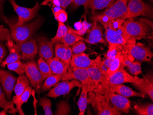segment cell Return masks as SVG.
<instances>
[{"label":"cell","mask_w":153,"mask_h":115,"mask_svg":"<svg viewBox=\"0 0 153 115\" xmlns=\"http://www.w3.org/2000/svg\"><path fill=\"white\" fill-rule=\"evenodd\" d=\"M43 19L39 17L30 23H26L21 25L16 26L15 23L7 18L5 23L9 26L11 39L17 44L31 38L40 28Z\"/></svg>","instance_id":"6da1fadb"},{"label":"cell","mask_w":153,"mask_h":115,"mask_svg":"<svg viewBox=\"0 0 153 115\" xmlns=\"http://www.w3.org/2000/svg\"><path fill=\"white\" fill-rule=\"evenodd\" d=\"M128 0H116L110 7L100 13H94L92 19L103 26L115 19L123 18L126 14Z\"/></svg>","instance_id":"7a4b0ae2"},{"label":"cell","mask_w":153,"mask_h":115,"mask_svg":"<svg viewBox=\"0 0 153 115\" xmlns=\"http://www.w3.org/2000/svg\"><path fill=\"white\" fill-rule=\"evenodd\" d=\"M124 28L126 33L131 38L136 39H150L153 23L146 19H141L136 21L134 19H126L123 22Z\"/></svg>","instance_id":"3957f363"},{"label":"cell","mask_w":153,"mask_h":115,"mask_svg":"<svg viewBox=\"0 0 153 115\" xmlns=\"http://www.w3.org/2000/svg\"><path fill=\"white\" fill-rule=\"evenodd\" d=\"M88 104L93 107L97 115H120L122 112L111 103L105 94H101L94 91H89L88 93Z\"/></svg>","instance_id":"277c9868"},{"label":"cell","mask_w":153,"mask_h":115,"mask_svg":"<svg viewBox=\"0 0 153 115\" xmlns=\"http://www.w3.org/2000/svg\"><path fill=\"white\" fill-rule=\"evenodd\" d=\"M122 68L109 76H103V79L99 85L96 87L94 91L100 93L104 90L115 85L124 83H134L135 82V77L130 75Z\"/></svg>","instance_id":"5b68a950"},{"label":"cell","mask_w":153,"mask_h":115,"mask_svg":"<svg viewBox=\"0 0 153 115\" xmlns=\"http://www.w3.org/2000/svg\"><path fill=\"white\" fill-rule=\"evenodd\" d=\"M146 16L153 19L152 6L143 1L142 0H129L127 13L122 19H134L138 16Z\"/></svg>","instance_id":"8992f818"},{"label":"cell","mask_w":153,"mask_h":115,"mask_svg":"<svg viewBox=\"0 0 153 115\" xmlns=\"http://www.w3.org/2000/svg\"><path fill=\"white\" fill-rule=\"evenodd\" d=\"M8 1L19 17L18 22L15 23L16 26L21 25L31 21L36 16L40 8V4L37 1L33 7L27 8L19 6L15 0H8Z\"/></svg>","instance_id":"52a82bcc"},{"label":"cell","mask_w":153,"mask_h":115,"mask_svg":"<svg viewBox=\"0 0 153 115\" xmlns=\"http://www.w3.org/2000/svg\"><path fill=\"white\" fill-rule=\"evenodd\" d=\"M25 73L32 86L34 88L37 93L39 94L45 79L39 69L36 62L32 60L26 63Z\"/></svg>","instance_id":"ba28073f"},{"label":"cell","mask_w":153,"mask_h":115,"mask_svg":"<svg viewBox=\"0 0 153 115\" xmlns=\"http://www.w3.org/2000/svg\"><path fill=\"white\" fill-rule=\"evenodd\" d=\"M82 85L80 82L76 79L71 80L63 81L62 82L57 83L54 85L52 89H51L46 96L49 97L56 99L62 96L68 94L74 88H82Z\"/></svg>","instance_id":"9c48e42d"},{"label":"cell","mask_w":153,"mask_h":115,"mask_svg":"<svg viewBox=\"0 0 153 115\" xmlns=\"http://www.w3.org/2000/svg\"><path fill=\"white\" fill-rule=\"evenodd\" d=\"M100 93L105 94L110 99L111 103L117 110L122 112L128 114L130 109L131 102L128 98L105 90Z\"/></svg>","instance_id":"30bf717a"},{"label":"cell","mask_w":153,"mask_h":115,"mask_svg":"<svg viewBox=\"0 0 153 115\" xmlns=\"http://www.w3.org/2000/svg\"><path fill=\"white\" fill-rule=\"evenodd\" d=\"M135 82L132 83L137 89L144 95H147L153 100V76L151 72L148 73L143 78L135 76Z\"/></svg>","instance_id":"8fae6325"},{"label":"cell","mask_w":153,"mask_h":115,"mask_svg":"<svg viewBox=\"0 0 153 115\" xmlns=\"http://www.w3.org/2000/svg\"><path fill=\"white\" fill-rule=\"evenodd\" d=\"M101 61V58L100 56H98L96 59L93 60L89 58V55L86 54L85 52L79 54H73L69 67L88 68L94 66Z\"/></svg>","instance_id":"7c38bea8"},{"label":"cell","mask_w":153,"mask_h":115,"mask_svg":"<svg viewBox=\"0 0 153 115\" xmlns=\"http://www.w3.org/2000/svg\"><path fill=\"white\" fill-rule=\"evenodd\" d=\"M17 79L11 73L0 68V85L6 95L8 101H11V96Z\"/></svg>","instance_id":"4fadbf2b"},{"label":"cell","mask_w":153,"mask_h":115,"mask_svg":"<svg viewBox=\"0 0 153 115\" xmlns=\"http://www.w3.org/2000/svg\"><path fill=\"white\" fill-rule=\"evenodd\" d=\"M76 79L82 85H86L89 87V76L86 68L69 67L66 73L62 76V80H71Z\"/></svg>","instance_id":"5bb4252c"},{"label":"cell","mask_w":153,"mask_h":115,"mask_svg":"<svg viewBox=\"0 0 153 115\" xmlns=\"http://www.w3.org/2000/svg\"><path fill=\"white\" fill-rule=\"evenodd\" d=\"M38 50L40 57L47 62L54 57V45L47 38L40 36L36 39Z\"/></svg>","instance_id":"9a60e30c"},{"label":"cell","mask_w":153,"mask_h":115,"mask_svg":"<svg viewBox=\"0 0 153 115\" xmlns=\"http://www.w3.org/2000/svg\"><path fill=\"white\" fill-rule=\"evenodd\" d=\"M17 45L19 47L22 60H33L38 52L36 40L34 39H30Z\"/></svg>","instance_id":"2e32d148"},{"label":"cell","mask_w":153,"mask_h":115,"mask_svg":"<svg viewBox=\"0 0 153 115\" xmlns=\"http://www.w3.org/2000/svg\"><path fill=\"white\" fill-rule=\"evenodd\" d=\"M128 54L133 58L142 62H150L153 53L149 47L135 44L131 47Z\"/></svg>","instance_id":"e0dca14e"},{"label":"cell","mask_w":153,"mask_h":115,"mask_svg":"<svg viewBox=\"0 0 153 115\" xmlns=\"http://www.w3.org/2000/svg\"><path fill=\"white\" fill-rule=\"evenodd\" d=\"M94 23L91 28L87 31L86 42L92 45L105 43V39L103 38L102 27L97 22Z\"/></svg>","instance_id":"ac0fdd59"},{"label":"cell","mask_w":153,"mask_h":115,"mask_svg":"<svg viewBox=\"0 0 153 115\" xmlns=\"http://www.w3.org/2000/svg\"><path fill=\"white\" fill-rule=\"evenodd\" d=\"M5 44L9 50V55L1 64V66L3 68H5L7 64L21 60V53L18 45L12 39L7 40Z\"/></svg>","instance_id":"d6986e66"},{"label":"cell","mask_w":153,"mask_h":115,"mask_svg":"<svg viewBox=\"0 0 153 115\" xmlns=\"http://www.w3.org/2000/svg\"><path fill=\"white\" fill-rule=\"evenodd\" d=\"M105 30V37L109 44L125 45L131 42L135 39H128L122 36L118 32L108 26H104Z\"/></svg>","instance_id":"ffe728a7"},{"label":"cell","mask_w":153,"mask_h":115,"mask_svg":"<svg viewBox=\"0 0 153 115\" xmlns=\"http://www.w3.org/2000/svg\"><path fill=\"white\" fill-rule=\"evenodd\" d=\"M101 61L98 62L93 67L86 68L90 81L89 85L90 91H94L103 79V75L100 69Z\"/></svg>","instance_id":"44dd1931"},{"label":"cell","mask_w":153,"mask_h":115,"mask_svg":"<svg viewBox=\"0 0 153 115\" xmlns=\"http://www.w3.org/2000/svg\"><path fill=\"white\" fill-rule=\"evenodd\" d=\"M106 90H109L112 92L115 93L120 94V95H121L127 98L131 97H146V96H146L143 94L141 93L137 92L132 90L131 88L123 84L115 85L112 86L109 88V89H106Z\"/></svg>","instance_id":"7402d4cb"},{"label":"cell","mask_w":153,"mask_h":115,"mask_svg":"<svg viewBox=\"0 0 153 115\" xmlns=\"http://www.w3.org/2000/svg\"><path fill=\"white\" fill-rule=\"evenodd\" d=\"M55 45V56L60 58L69 67H70L73 55L71 47L61 43H56Z\"/></svg>","instance_id":"603a6c76"},{"label":"cell","mask_w":153,"mask_h":115,"mask_svg":"<svg viewBox=\"0 0 153 115\" xmlns=\"http://www.w3.org/2000/svg\"><path fill=\"white\" fill-rule=\"evenodd\" d=\"M47 62L50 67L52 74L63 76L69 68L64 62L56 56L53 57Z\"/></svg>","instance_id":"cb8c5ba5"},{"label":"cell","mask_w":153,"mask_h":115,"mask_svg":"<svg viewBox=\"0 0 153 115\" xmlns=\"http://www.w3.org/2000/svg\"><path fill=\"white\" fill-rule=\"evenodd\" d=\"M83 18L84 20L82 22V19H81L79 21L75 23L74 26L75 30H74L70 26L67 27L68 32L80 36H82L86 33L87 31L91 28L93 24L88 23L87 21L86 14L83 15Z\"/></svg>","instance_id":"d4e9b609"},{"label":"cell","mask_w":153,"mask_h":115,"mask_svg":"<svg viewBox=\"0 0 153 115\" xmlns=\"http://www.w3.org/2000/svg\"><path fill=\"white\" fill-rule=\"evenodd\" d=\"M122 63L124 67H127L131 73L137 76L142 73L141 63L138 61L132 62L130 58L129 54H122Z\"/></svg>","instance_id":"484cf974"},{"label":"cell","mask_w":153,"mask_h":115,"mask_svg":"<svg viewBox=\"0 0 153 115\" xmlns=\"http://www.w3.org/2000/svg\"><path fill=\"white\" fill-rule=\"evenodd\" d=\"M32 89L31 87L29 86L27 88L25 91L23 93L19 96H15L13 97V101L14 104L16 106V109L19 115H25V113L22 109V106L24 103H26L29 99V98L31 95Z\"/></svg>","instance_id":"4316f807"},{"label":"cell","mask_w":153,"mask_h":115,"mask_svg":"<svg viewBox=\"0 0 153 115\" xmlns=\"http://www.w3.org/2000/svg\"><path fill=\"white\" fill-rule=\"evenodd\" d=\"M90 91L88 86L82 85L80 96L78 102L79 113V115H85V111L86 110L88 105V93Z\"/></svg>","instance_id":"83f0119b"},{"label":"cell","mask_w":153,"mask_h":115,"mask_svg":"<svg viewBox=\"0 0 153 115\" xmlns=\"http://www.w3.org/2000/svg\"><path fill=\"white\" fill-rule=\"evenodd\" d=\"M0 107L3 109L7 113L16 115L18 112L16 108L14 106V103L13 101L7 100L5 96V93L2 91L0 87Z\"/></svg>","instance_id":"f1b7e54d"},{"label":"cell","mask_w":153,"mask_h":115,"mask_svg":"<svg viewBox=\"0 0 153 115\" xmlns=\"http://www.w3.org/2000/svg\"><path fill=\"white\" fill-rule=\"evenodd\" d=\"M30 81L26 76L24 75H20L16 81V84L14 88V91L16 96H19L25 91L27 87L30 86Z\"/></svg>","instance_id":"f546056e"},{"label":"cell","mask_w":153,"mask_h":115,"mask_svg":"<svg viewBox=\"0 0 153 115\" xmlns=\"http://www.w3.org/2000/svg\"><path fill=\"white\" fill-rule=\"evenodd\" d=\"M116 0H90L88 8L93 10H102L110 7Z\"/></svg>","instance_id":"4dcf8cb0"},{"label":"cell","mask_w":153,"mask_h":115,"mask_svg":"<svg viewBox=\"0 0 153 115\" xmlns=\"http://www.w3.org/2000/svg\"><path fill=\"white\" fill-rule=\"evenodd\" d=\"M122 54L123 53H118L115 56L114 60H113L112 63L107 71L106 75L104 76H110L117 71L120 68H124V66L122 63Z\"/></svg>","instance_id":"1f68e13d"},{"label":"cell","mask_w":153,"mask_h":115,"mask_svg":"<svg viewBox=\"0 0 153 115\" xmlns=\"http://www.w3.org/2000/svg\"><path fill=\"white\" fill-rule=\"evenodd\" d=\"M62 76L56 74H52L46 78V80L44 83L41 86L40 91H47L49 90L51 88L59 83V81L62 79Z\"/></svg>","instance_id":"d6a6232c"},{"label":"cell","mask_w":153,"mask_h":115,"mask_svg":"<svg viewBox=\"0 0 153 115\" xmlns=\"http://www.w3.org/2000/svg\"><path fill=\"white\" fill-rule=\"evenodd\" d=\"M79 40H83L86 42L85 39L83 38L80 36L75 35L74 33L68 32L64 37L60 40L58 43L62 44L67 46H71Z\"/></svg>","instance_id":"836d02e7"},{"label":"cell","mask_w":153,"mask_h":115,"mask_svg":"<svg viewBox=\"0 0 153 115\" xmlns=\"http://www.w3.org/2000/svg\"><path fill=\"white\" fill-rule=\"evenodd\" d=\"M73 0H44L41 5L51 6V8L60 7L65 9L71 5Z\"/></svg>","instance_id":"e575fe53"},{"label":"cell","mask_w":153,"mask_h":115,"mask_svg":"<svg viewBox=\"0 0 153 115\" xmlns=\"http://www.w3.org/2000/svg\"><path fill=\"white\" fill-rule=\"evenodd\" d=\"M134 109L137 115H153V105L152 103L136 105L134 106Z\"/></svg>","instance_id":"d590c367"},{"label":"cell","mask_w":153,"mask_h":115,"mask_svg":"<svg viewBox=\"0 0 153 115\" xmlns=\"http://www.w3.org/2000/svg\"><path fill=\"white\" fill-rule=\"evenodd\" d=\"M68 33V27L64 23L58 22V29L55 37L51 38V42L54 45L58 43Z\"/></svg>","instance_id":"8d00e7d4"},{"label":"cell","mask_w":153,"mask_h":115,"mask_svg":"<svg viewBox=\"0 0 153 115\" xmlns=\"http://www.w3.org/2000/svg\"><path fill=\"white\" fill-rule=\"evenodd\" d=\"M38 66L39 69L44 79L52 75V72L49 65L47 62L45 61L42 58L40 57L38 61Z\"/></svg>","instance_id":"74e56055"},{"label":"cell","mask_w":153,"mask_h":115,"mask_svg":"<svg viewBox=\"0 0 153 115\" xmlns=\"http://www.w3.org/2000/svg\"><path fill=\"white\" fill-rule=\"evenodd\" d=\"M71 112V107L68 100H62L56 105L55 115H67Z\"/></svg>","instance_id":"f35d334b"},{"label":"cell","mask_w":153,"mask_h":115,"mask_svg":"<svg viewBox=\"0 0 153 115\" xmlns=\"http://www.w3.org/2000/svg\"><path fill=\"white\" fill-rule=\"evenodd\" d=\"M7 66L9 70L15 72L19 75H23L25 73V63H23L20 61L10 63L7 64Z\"/></svg>","instance_id":"ab89813d"},{"label":"cell","mask_w":153,"mask_h":115,"mask_svg":"<svg viewBox=\"0 0 153 115\" xmlns=\"http://www.w3.org/2000/svg\"><path fill=\"white\" fill-rule=\"evenodd\" d=\"M39 105L42 107L43 109L45 111V115H53V113L51 110L52 104L51 100L45 97H39Z\"/></svg>","instance_id":"60d3db41"},{"label":"cell","mask_w":153,"mask_h":115,"mask_svg":"<svg viewBox=\"0 0 153 115\" xmlns=\"http://www.w3.org/2000/svg\"><path fill=\"white\" fill-rule=\"evenodd\" d=\"M71 46L73 54H79L84 52L87 49L85 43L83 40H79Z\"/></svg>","instance_id":"b9f144b4"},{"label":"cell","mask_w":153,"mask_h":115,"mask_svg":"<svg viewBox=\"0 0 153 115\" xmlns=\"http://www.w3.org/2000/svg\"><path fill=\"white\" fill-rule=\"evenodd\" d=\"M55 19L58 22L64 23L68 20V15L65 9L60 8L56 12H53Z\"/></svg>","instance_id":"7bdbcfd3"},{"label":"cell","mask_w":153,"mask_h":115,"mask_svg":"<svg viewBox=\"0 0 153 115\" xmlns=\"http://www.w3.org/2000/svg\"><path fill=\"white\" fill-rule=\"evenodd\" d=\"M115 57H106L105 60H103L100 63V69L103 76H105L108 69L110 68L111 64L112 63Z\"/></svg>","instance_id":"ee69618b"},{"label":"cell","mask_w":153,"mask_h":115,"mask_svg":"<svg viewBox=\"0 0 153 115\" xmlns=\"http://www.w3.org/2000/svg\"><path fill=\"white\" fill-rule=\"evenodd\" d=\"M12 39L10 36V31L3 26H0V40L1 42H7V40Z\"/></svg>","instance_id":"f6af8a7d"},{"label":"cell","mask_w":153,"mask_h":115,"mask_svg":"<svg viewBox=\"0 0 153 115\" xmlns=\"http://www.w3.org/2000/svg\"><path fill=\"white\" fill-rule=\"evenodd\" d=\"M90 0H73L71 4V7L73 9H76L81 6L85 7V9L88 7V4Z\"/></svg>","instance_id":"bcb514c9"},{"label":"cell","mask_w":153,"mask_h":115,"mask_svg":"<svg viewBox=\"0 0 153 115\" xmlns=\"http://www.w3.org/2000/svg\"><path fill=\"white\" fill-rule=\"evenodd\" d=\"M7 48L5 45L3 43V42L0 40V63L3 61V60L5 59V57L7 55Z\"/></svg>","instance_id":"7dc6e473"},{"label":"cell","mask_w":153,"mask_h":115,"mask_svg":"<svg viewBox=\"0 0 153 115\" xmlns=\"http://www.w3.org/2000/svg\"><path fill=\"white\" fill-rule=\"evenodd\" d=\"M7 0H0V21L5 23L7 17L4 14V5Z\"/></svg>","instance_id":"c3c4849f"},{"label":"cell","mask_w":153,"mask_h":115,"mask_svg":"<svg viewBox=\"0 0 153 115\" xmlns=\"http://www.w3.org/2000/svg\"><path fill=\"white\" fill-rule=\"evenodd\" d=\"M31 95L33 99V106L34 107V115H37V104L38 103V100L36 97V91H35V90H32V91Z\"/></svg>","instance_id":"681fc988"},{"label":"cell","mask_w":153,"mask_h":115,"mask_svg":"<svg viewBox=\"0 0 153 115\" xmlns=\"http://www.w3.org/2000/svg\"><path fill=\"white\" fill-rule=\"evenodd\" d=\"M7 115V112L5 110H3L2 111L0 112V115Z\"/></svg>","instance_id":"f907efd6"}]
</instances>
